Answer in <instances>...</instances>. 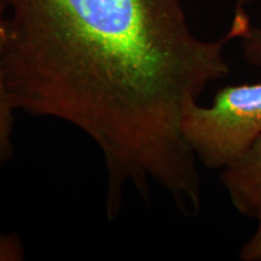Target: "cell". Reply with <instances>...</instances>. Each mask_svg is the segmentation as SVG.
Instances as JSON below:
<instances>
[{"label": "cell", "instance_id": "obj_1", "mask_svg": "<svg viewBox=\"0 0 261 261\" xmlns=\"http://www.w3.org/2000/svg\"><path fill=\"white\" fill-rule=\"evenodd\" d=\"M3 69L16 109L70 123L99 149L106 214L127 189L151 185L182 214L202 208L197 160L181 133L188 107L230 74L225 45L249 22L242 5L224 38L192 34L180 0H4Z\"/></svg>", "mask_w": 261, "mask_h": 261}, {"label": "cell", "instance_id": "obj_2", "mask_svg": "<svg viewBox=\"0 0 261 261\" xmlns=\"http://www.w3.org/2000/svg\"><path fill=\"white\" fill-rule=\"evenodd\" d=\"M181 133L205 168L227 167L261 136V83L225 86L218 90L211 107L198 102L189 106Z\"/></svg>", "mask_w": 261, "mask_h": 261}, {"label": "cell", "instance_id": "obj_3", "mask_svg": "<svg viewBox=\"0 0 261 261\" xmlns=\"http://www.w3.org/2000/svg\"><path fill=\"white\" fill-rule=\"evenodd\" d=\"M220 182L238 213L256 217L261 207V136L241 158L221 169Z\"/></svg>", "mask_w": 261, "mask_h": 261}, {"label": "cell", "instance_id": "obj_4", "mask_svg": "<svg viewBox=\"0 0 261 261\" xmlns=\"http://www.w3.org/2000/svg\"><path fill=\"white\" fill-rule=\"evenodd\" d=\"M6 5L0 0V168L14 158V127L16 109L12 98L6 87L4 69H3V50L5 42Z\"/></svg>", "mask_w": 261, "mask_h": 261}, {"label": "cell", "instance_id": "obj_5", "mask_svg": "<svg viewBox=\"0 0 261 261\" xmlns=\"http://www.w3.org/2000/svg\"><path fill=\"white\" fill-rule=\"evenodd\" d=\"M238 40L248 63L261 68V29L249 22Z\"/></svg>", "mask_w": 261, "mask_h": 261}, {"label": "cell", "instance_id": "obj_6", "mask_svg": "<svg viewBox=\"0 0 261 261\" xmlns=\"http://www.w3.org/2000/svg\"><path fill=\"white\" fill-rule=\"evenodd\" d=\"M25 259V248L16 232L0 231V261H22Z\"/></svg>", "mask_w": 261, "mask_h": 261}, {"label": "cell", "instance_id": "obj_7", "mask_svg": "<svg viewBox=\"0 0 261 261\" xmlns=\"http://www.w3.org/2000/svg\"><path fill=\"white\" fill-rule=\"evenodd\" d=\"M255 219L257 220L256 230L253 236L241 248L238 257L241 261H261V207L259 208Z\"/></svg>", "mask_w": 261, "mask_h": 261}]
</instances>
